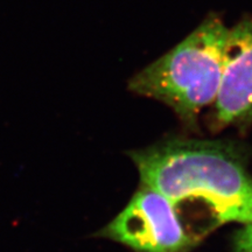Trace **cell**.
<instances>
[{
  "mask_svg": "<svg viewBox=\"0 0 252 252\" xmlns=\"http://www.w3.org/2000/svg\"><path fill=\"white\" fill-rule=\"evenodd\" d=\"M98 236L135 252H188L200 242L186 230L172 203L144 185Z\"/></svg>",
  "mask_w": 252,
  "mask_h": 252,
  "instance_id": "3",
  "label": "cell"
},
{
  "mask_svg": "<svg viewBox=\"0 0 252 252\" xmlns=\"http://www.w3.org/2000/svg\"><path fill=\"white\" fill-rule=\"evenodd\" d=\"M235 252H252V224L243 225L234 237Z\"/></svg>",
  "mask_w": 252,
  "mask_h": 252,
  "instance_id": "5",
  "label": "cell"
},
{
  "mask_svg": "<svg viewBox=\"0 0 252 252\" xmlns=\"http://www.w3.org/2000/svg\"><path fill=\"white\" fill-rule=\"evenodd\" d=\"M141 185L162 194L200 239L228 223L252 224V176L232 144L174 139L130 152Z\"/></svg>",
  "mask_w": 252,
  "mask_h": 252,
  "instance_id": "1",
  "label": "cell"
},
{
  "mask_svg": "<svg viewBox=\"0 0 252 252\" xmlns=\"http://www.w3.org/2000/svg\"><path fill=\"white\" fill-rule=\"evenodd\" d=\"M213 106L220 127L252 124V15L229 27L225 67Z\"/></svg>",
  "mask_w": 252,
  "mask_h": 252,
  "instance_id": "4",
  "label": "cell"
},
{
  "mask_svg": "<svg viewBox=\"0 0 252 252\" xmlns=\"http://www.w3.org/2000/svg\"><path fill=\"white\" fill-rule=\"evenodd\" d=\"M229 27L209 13L178 45L144 67L128 81V90L163 103L187 126L213 105L226 62Z\"/></svg>",
  "mask_w": 252,
  "mask_h": 252,
  "instance_id": "2",
  "label": "cell"
}]
</instances>
